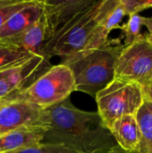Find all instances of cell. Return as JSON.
Instances as JSON below:
<instances>
[{"instance_id": "obj_1", "label": "cell", "mask_w": 152, "mask_h": 153, "mask_svg": "<svg viewBox=\"0 0 152 153\" xmlns=\"http://www.w3.org/2000/svg\"><path fill=\"white\" fill-rule=\"evenodd\" d=\"M45 110L48 129L44 142L61 143L78 153H110L118 146L98 112L79 109L69 99Z\"/></svg>"}, {"instance_id": "obj_2", "label": "cell", "mask_w": 152, "mask_h": 153, "mask_svg": "<svg viewBox=\"0 0 152 153\" xmlns=\"http://www.w3.org/2000/svg\"><path fill=\"white\" fill-rule=\"evenodd\" d=\"M121 39H108L101 48L82 50L62 59L72 72L75 91L96 97L115 79L116 62L125 47Z\"/></svg>"}, {"instance_id": "obj_3", "label": "cell", "mask_w": 152, "mask_h": 153, "mask_svg": "<svg viewBox=\"0 0 152 153\" xmlns=\"http://www.w3.org/2000/svg\"><path fill=\"white\" fill-rule=\"evenodd\" d=\"M73 91L75 83L72 72L60 63L51 66L30 84L7 99L23 100L47 109L69 99Z\"/></svg>"}, {"instance_id": "obj_4", "label": "cell", "mask_w": 152, "mask_h": 153, "mask_svg": "<svg viewBox=\"0 0 152 153\" xmlns=\"http://www.w3.org/2000/svg\"><path fill=\"white\" fill-rule=\"evenodd\" d=\"M100 3L101 0H96L92 5L61 30L44 45L40 55L48 61L56 56L64 59L84 50L97 27V13Z\"/></svg>"}, {"instance_id": "obj_5", "label": "cell", "mask_w": 152, "mask_h": 153, "mask_svg": "<svg viewBox=\"0 0 152 153\" xmlns=\"http://www.w3.org/2000/svg\"><path fill=\"white\" fill-rule=\"evenodd\" d=\"M98 114L109 128L117 118L136 116L144 102L142 87L135 82L114 79L95 97Z\"/></svg>"}, {"instance_id": "obj_6", "label": "cell", "mask_w": 152, "mask_h": 153, "mask_svg": "<svg viewBox=\"0 0 152 153\" xmlns=\"http://www.w3.org/2000/svg\"><path fill=\"white\" fill-rule=\"evenodd\" d=\"M115 79L145 87L152 81V44L143 33L136 41L124 47L115 66Z\"/></svg>"}, {"instance_id": "obj_7", "label": "cell", "mask_w": 152, "mask_h": 153, "mask_svg": "<svg viewBox=\"0 0 152 153\" xmlns=\"http://www.w3.org/2000/svg\"><path fill=\"white\" fill-rule=\"evenodd\" d=\"M28 126L48 128L46 110L23 100H4L0 105V134Z\"/></svg>"}, {"instance_id": "obj_8", "label": "cell", "mask_w": 152, "mask_h": 153, "mask_svg": "<svg viewBox=\"0 0 152 153\" xmlns=\"http://www.w3.org/2000/svg\"><path fill=\"white\" fill-rule=\"evenodd\" d=\"M46 63L41 55H34L0 68V101L23 89Z\"/></svg>"}, {"instance_id": "obj_9", "label": "cell", "mask_w": 152, "mask_h": 153, "mask_svg": "<svg viewBox=\"0 0 152 153\" xmlns=\"http://www.w3.org/2000/svg\"><path fill=\"white\" fill-rule=\"evenodd\" d=\"M96 0H43L47 41L56 36Z\"/></svg>"}, {"instance_id": "obj_10", "label": "cell", "mask_w": 152, "mask_h": 153, "mask_svg": "<svg viewBox=\"0 0 152 153\" xmlns=\"http://www.w3.org/2000/svg\"><path fill=\"white\" fill-rule=\"evenodd\" d=\"M48 128L22 127L0 135V153H15L44 142Z\"/></svg>"}, {"instance_id": "obj_11", "label": "cell", "mask_w": 152, "mask_h": 153, "mask_svg": "<svg viewBox=\"0 0 152 153\" xmlns=\"http://www.w3.org/2000/svg\"><path fill=\"white\" fill-rule=\"evenodd\" d=\"M31 55H40L47 41V30L44 15L22 32L4 39H0Z\"/></svg>"}, {"instance_id": "obj_12", "label": "cell", "mask_w": 152, "mask_h": 153, "mask_svg": "<svg viewBox=\"0 0 152 153\" xmlns=\"http://www.w3.org/2000/svg\"><path fill=\"white\" fill-rule=\"evenodd\" d=\"M43 13V0H31L30 4L13 13L0 30V39L17 35L33 23Z\"/></svg>"}, {"instance_id": "obj_13", "label": "cell", "mask_w": 152, "mask_h": 153, "mask_svg": "<svg viewBox=\"0 0 152 153\" xmlns=\"http://www.w3.org/2000/svg\"><path fill=\"white\" fill-rule=\"evenodd\" d=\"M108 129L122 150L127 152L137 151L141 140V131L136 116L121 117L116 119Z\"/></svg>"}, {"instance_id": "obj_14", "label": "cell", "mask_w": 152, "mask_h": 153, "mask_svg": "<svg viewBox=\"0 0 152 153\" xmlns=\"http://www.w3.org/2000/svg\"><path fill=\"white\" fill-rule=\"evenodd\" d=\"M125 16L122 0H101L97 13V25L109 35L113 30L120 29Z\"/></svg>"}, {"instance_id": "obj_15", "label": "cell", "mask_w": 152, "mask_h": 153, "mask_svg": "<svg viewBox=\"0 0 152 153\" xmlns=\"http://www.w3.org/2000/svg\"><path fill=\"white\" fill-rule=\"evenodd\" d=\"M141 140L136 153H152V103L144 100L136 114Z\"/></svg>"}, {"instance_id": "obj_16", "label": "cell", "mask_w": 152, "mask_h": 153, "mask_svg": "<svg viewBox=\"0 0 152 153\" xmlns=\"http://www.w3.org/2000/svg\"><path fill=\"white\" fill-rule=\"evenodd\" d=\"M145 17L139 13L129 15V19L126 22L121 25L120 30L123 31L124 46H129L136 41L142 34L141 33L142 26H144Z\"/></svg>"}, {"instance_id": "obj_17", "label": "cell", "mask_w": 152, "mask_h": 153, "mask_svg": "<svg viewBox=\"0 0 152 153\" xmlns=\"http://www.w3.org/2000/svg\"><path fill=\"white\" fill-rule=\"evenodd\" d=\"M31 56L34 55L0 39V68L20 62Z\"/></svg>"}, {"instance_id": "obj_18", "label": "cell", "mask_w": 152, "mask_h": 153, "mask_svg": "<svg viewBox=\"0 0 152 153\" xmlns=\"http://www.w3.org/2000/svg\"><path fill=\"white\" fill-rule=\"evenodd\" d=\"M31 0H0V30L7 20Z\"/></svg>"}, {"instance_id": "obj_19", "label": "cell", "mask_w": 152, "mask_h": 153, "mask_svg": "<svg viewBox=\"0 0 152 153\" xmlns=\"http://www.w3.org/2000/svg\"><path fill=\"white\" fill-rule=\"evenodd\" d=\"M15 153H78L61 143L42 142L39 144L29 147Z\"/></svg>"}, {"instance_id": "obj_20", "label": "cell", "mask_w": 152, "mask_h": 153, "mask_svg": "<svg viewBox=\"0 0 152 153\" xmlns=\"http://www.w3.org/2000/svg\"><path fill=\"white\" fill-rule=\"evenodd\" d=\"M125 15H132L139 13L147 8L152 7V0H122Z\"/></svg>"}, {"instance_id": "obj_21", "label": "cell", "mask_w": 152, "mask_h": 153, "mask_svg": "<svg viewBox=\"0 0 152 153\" xmlns=\"http://www.w3.org/2000/svg\"><path fill=\"white\" fill-rule=\"evenodd\" d=\"M144 100L152 103V81L142 88Z\"/></svg>"}, {"instance_id": "obj_22", "label": "cell", "mask_w": 152, "mask_h": 153, "mask_svg": "<svg viewBox=\"0 0 152 153\" xmlns=\"http://www.w3.org/2000/svg\"><path fill=\"white\" fill-rule=\"evenodd\" d=\"M144 26L148 29L147 39H148V40L152 44V15L151 17H145Z\"/></svg>"}, {"instance_id": "obj_23", "label": "cell", "mask_w": 152, "mask_h": 153, "mask_svg": "<svg viewBox=\"0 0 152 153\" xmlns=\"http://www.w3.org/2000/svg\"><path fill=\"white\" fill-rule=\"evenodd\" d=\"M110 153H136L135 152H125V151H124V150H122L119 146H116L112 152Z\"/></svg>"}, {"instance_id": "obj_24", "label": "cell", "mask_w": 152, "mask_h": 153, "mask_svg": "<svg viewBox=\"0 0 152 153\" xmlns=\"http://www.w3.org/2000/svg\"><path fill=\"white\" fill-rule=\"evenodd\" d=\"M2 101H3V100H1V101H0V105H1V103H2Z\"/></svg>"}, {"instance_id": "obj_25", "label": "cell", "mask_w": 152, "mask_h": 153, "mask_svg": "<svg viewBox=\"0 0 152 153\" xmlns=\"http://www.w3.org/2000/svg\"><path fill=\"white\" fill-rule=\"evenodd\" d=\"M1 134H0V135H1Z\"/></svg>"}]
</instances>
